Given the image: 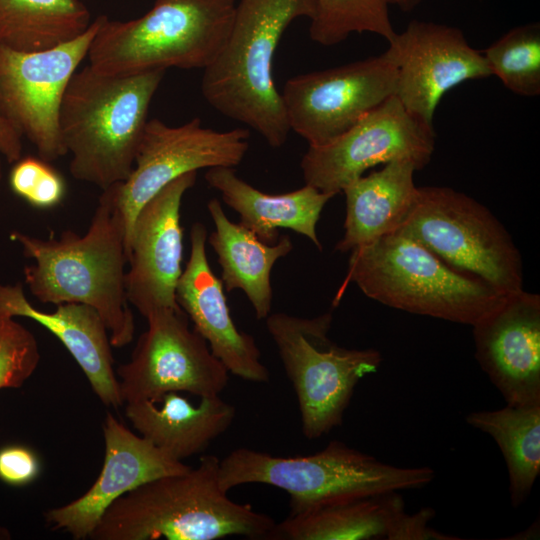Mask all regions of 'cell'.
<instances>
[{
    "mask_svg": "<svg viewBox=\"0 0 540 540\" xmlns=\"http://www.w3.org/2000/svg\"><path fill=\"white\" fill-rule=\"evenodd\" d=\"M34 264L24 268L31 294L44 304H86L103 319L111 345H128L135 334L133 313L125 290L126 229L112 189L102 190L84 235L65 230L41 239L12 232Z\"/></svg>",
    "mask_w": 540,
    "mask_h": 540,
    "instance_id": "obj_1",
    "label": "cell"
},
{
    "mask_svg": "<svg viewBox=\"0 0 540 540\" xmlns=\"http://www.w3.org/2000/svg\"><path fill=\"white\" fill-rule=\"evenodd\" d=\"M220 459L149 481L116 499L89 535L92 540L266 539L275 521L231 500L219 482Z\"/></svg>",
    "mask_w": 540,
    "mask_h": 540,
    "instance_id": "obj_2",
    "label": "cell"
},
{
    "mask_svg": "<svg viewBox=\"0 0 540 540\" xmlns=\"http://www.w3.org/2000/svg\"><path fill=\"white\" fill-rule=\"evenodd\" d=\"M165 71L107 74L88 64L75 72L59 113L75 179L105 190L128 178Z\"/></svg>",
    "mask_w": 540,
    "mask_h": 540,
    "instance_id": "obj_3",
    "label": "cell"
},
{
    "mask_svg": "<svg viewBox=\"0 0 540 540\" xmlns=\"http://www.w3.org/2000/svg\"><path fill=\"white\" fill-rule=\"evenodd\" d=\"M316 0H239L222 50L203 70L202 95L222 115L255 130L273 148L290 130L273 79L280 39L298 18L312 19Z\"/></svg>",
    "mask_w": 540,
    "mask_h": 540,
    "instance_id": "obj_4",
    "label": "cell"
},
{
    "mask_svg": "<svg viewBox=\"0 0 540 540\" xmlns=\"http://www.w3.org/2000/svg\"><path fill=\"white\" fill-rule=\"evenodd\" d=\"M346 282L388 307L470 326L506 296L400 229L352 250Z\"/></svg>",
    "mask_w": 540,
    "mask_h": 540,
    "instance_id": "obj_5",
    "label": "cell"
},
{
    "mask_svg": "<svg viewBox=\"0 0 540 540\" xmlns=\"http://www.w3.org/2000/svg\"><path fill=\"white\" fill-rule=\"evenodd\" d=\"M435 478L429 467H397L333 440L305 456H276L237 448L219 462V482L226 492L262 483L290 496V513L323 504L423 488Z\"/></svg>",
    "mask_w": 540,
    "mask_h": 540,
    "instance_id": "obj_6",
    "label": "cell"
},
{
    "mask_svg": "<svg viewBox=\"0 0 540 540\" xmlns=\"http://www.w3.org/2000/svg\"><path fill=\"white\" fill-rule=\"evenodd\" d=\"M236 0H155L142 16L102 23L89 65L102 73L132 74L171 67L202 69L228 38Z\"/></svg>",
    "mask_w": 540,
    "mask_h": 540,
    "instance_id": "obj_7",
    "label": "cell"
},
{
    "mask_svg": "<svg viewBox=\"0 0 540 540\" xmlns=\"http://www.w3.org/2000/svg\"><path fill=\"white\" fill-rule=\"evenodd\" d=\"M265 320L297 396L303 435L314 440L328 434L342 424L358 382L380 367L381 353L331 341V312L313 318L270 313Z\"/></svg>",
    "mask_w": 540,
    "mask_h": 540,
    "instance_id": "obj_8",
    "label": "cell"
},
{
    "mask_svg": "<svg viewBox=\"0 0 540 540\" xmlns=\"http://www.w3.org/2000/svg\"><path fill=\"white\" fill-rule=\"evenodd\" d=\"M398 229L504 295L523 289L522 258L512 237L487 207L460 191L417 187Z\"/></svg>",
    "mask_w": 540,
    "mask_h": 540,
    "instance_id": "obj_9",
    "label": "cell"
},
{
    "mask_svg": "<svg viewBox=\"0 0 540 540\" xmlns=\"http://www.w3.org/2000/svg\"><path fill=\"white\" fill-rule=\"evenodd\" d=\"M103 16L79 37L54 48L22 52L0 44V112L47 162L67 154L59 129L62 99Z\"/></svg>",
    "mask_w": 540,
    "mask_h": 540,
    "instance_id": "obj_10",
    "label": "cell"
},
{
    "mask_svg": "<svg viewBox=\"0 0 540 540\" xmlns=\"http://www.w3.org/2000/svg\"><path fill=\"white\" fill-rule=\"evenodd\" d=\"M146 319L148 328L139 336L130 360L116 371L123 403L158 401L170 392L220 395L229 372L189 327L185 312L156 310Z\"/></svg>",
    "mask_w": 540,
    "mask_h": 540,
    "instance_id": "obj_11",
    "label": "cell"
},
{
    "mask_svg": "<svg viewBox=\"0 0 540 540\" xmlns=\"http://www.w3.org/2000/svg\"><path fill=\"white\" fill-rule=\"evenodd\" d=\"M435 132L391 96L351 128L321 146H309L300 167L305 184L336 195L377 165L408 160L417 170L431 160Z\"/></svg>",
    "mask_w": 540,
    "mask_h": 540,
    "instance_id": "obj_12",
    "label": "cell"
},
{
    "mask_svg": "<svg viewBox=\"0 0 540 540\" xmlns=\"http://www.w3.org/2000/svg\"><path fill=\"white\" fill-rule=\"evenodd\" d=\"M249 137L244 128L203 127L197 117L179 126L148 120L130 175L110 186L125 223L126 253L135 218L149 200L186 173L238 166L248 151Z\"/></svg>",
    "mask_w": 540,
    "mask_h": 540,
    "instance_id": "obj_13",
    "label": "cell"
},
{
    "mask_svg": "<svg viewBox=\"0 0 540 540\" xmlns=\"http://www.w3.org/2000/svg\"><path fill=\"white\" fill-rule=\"evenodd\" d=\"M397 70L386 50L378 56L289 78L281 92L290 130L321 146L395 95Z\"/></svg>",
    "mask_w": 540,
    "mask_h": 540,
    "instance_id": "obj_14",
    "label": "cell"
},
{
    "mask_svg": "<svg viewBox=\"0 0 540 540\" xmlns=\"http://www.w3.org/2000/svg\"><path fill=\"white\" fill-rule=\"evenodd\" d=\"M397 70L395 96L428 126L443 96L470 80L492 76L482 52L453 26L412 20L388 43Z\"/></svg>",
    "mask_w": 540,
    "mask_h": 540,
    "instance_id": "obj_15",
    "label": "cell"
},
{
    "mask_svg": "<svg viewBox=\"0 0 540 540\" xmlns=\"http://www.w3.org/2000/svg\"><path fill=\"white\" fill-rule=\"evenodd\" d=\"M197 172L164 187L139 211L127 245L125 290L129 304L145 318L156 310L180 309L176 286L182 273L183 228L180 209Z\"/></svg>",
    "mask_w": 540,
    "mask_h": 540,
    "instance_id": "obj_16",
    "label": "cell"
},
{
    "mask_svg": "<svg viewBox=\"0 0 540 540\" xmlns=\"http://www.w3.org/2000/svg\"><path fill=\"white\" fill-rule=\"evenodd\" d=\"M472 328L476 360L506 403L540 404V296L508 294Z\"/></svg>",
    "mask_w": 540,
    "mask_h": 540,
    "instance_id": "obj_17",
    "label": "cell"
},
{
    "mask_svg": "<svg viewBox=\"0 0 540 540\" xmlns=\"http://www.w3.org/2000/svg\"><path fill=\"white\" fill-rule=\"evenodd\" d=\"M103 432L105 457L96 481L79 498L45 513L52 530L66 531L75 540L89 538L105 510L122 495L156 478L191 468L133 433L110 412Z\"/></svg>",
    "mask_w": 540,
    "mask_h": 540,
    "instance_id": "obj_18",
    "label": "cell"
},
{
    "mask_svg": "<svg viewBox=\"0 0 540 540\" xmlns=\"http://www.w3.org/2000/svg\"><path fill=\"white\" fill-rule=\"evenodd\" d=\"M432 508L405 511L399 492L331 502L289 514L275 523L270 540H455L431 528Z\"/></svg>",
    "mask_w": 540,
    "mask_h": 540,
    "instance_id": "obj_19",
    "label": "cell"
},
{
    "mask_svg": "<svg viewBox=\"0 0 540 540\" xmlns=\"http://www.w3.org/2000/svg\"><path fill=\"white\" fill-rule=\"evenodd\" d=\"M207 231L201 222L190 230V256L176 286V301L229 373L244 380L266 383L267 367L254 337L235 325L223 292L206 254Z\"/></svg>",
    "mask_w": 540,
    "mask_h": 540,
    "instance_id": "obj_20",
    "label": "cell"
},
{
    "mask_svg": "<svg viewBox=\"0 0 540 540\" xmlns=\"http://www.w3.org/2000/svg\"><path fill=\"white\" fill-rule=\"evenodd\" d=\"M0 309L12 317L32 319L49 330L78 363L101 402L115 408L123 404L109 332L94 308L65 303L57 305L54 312H43L27 300L22 283H16L0 284Z\"/></svg>",
    "mask_w": 540,
    "mask_h": 540,
    "instance_id": "obj_21",
    "label": "cell"
},
{
    "mask_svg": "<svg viewBox=\"0 0 540 540\" xmlns=\"http://www.w3.org/2000/svg\"><path fill=\"white\" fill-rule=\"evenodd\" d=\"M204 177L224 203L239 214L240 224L264 243L274 244L278 229L287 228L322 250L316 227L323 208L335 195L307 184L288 193L268 194L241 179L231 167L210 168Z\"/></svg>",
    "mask_w": 540,
    "mask_h": 540,
    "instance_id": "obj_22",
    "label": "cell"
},
{
    "mask_svg": "<svg viewBox=\"0 0 540 540\" xmlns=\"http://www.w3.org/2000/svg\"><path fill=\"white\" fill-rule=\"evenodd\" d=\"M125 414L132 426L157 448L182 461L204 451L232 424L235 408L220 395L200 397L198 405L177 392L158 401L128 402Z\"/></svg>",
    "mask_w": 540,
    "mask_h": 540,
    "instance_id": "obj_23",
    "label": "cell"
},
{
    "mask_svg": "<svg viewBox=\"0 0 540 540\" xmlns=\"http://www.w3.org/2000/svg\"><path fill=\"white\" fill-rule=\"evenodd\" d=\"M416 171L411 161L395 160L346 185L344 234L335 250L351 252L396 231L414 202Z\"/></svg>",
    "mask_w": 540,
    "mask_h": 540,
    "instance_id": "obj_24",
    "label": "cell"
},
{
    "mask_svg": "<svg viewBox=\"0 0 540 540\" xmlns=\"http://www.w3.org/2000/svg\"><path fill=\"white\" fill-rule=\"evenodd\" d=\"M207 209L215 227L208 242L217 254L223 285L228 292L242 290L256 318L266 319L273 300L271 272L292 251L289 236L281 235L274 244H267L242 224L230 221L218 199H211Z\"/></svg>",
    "mask_w": 540,
    "mask_h": 540,
    "instance_id": "obj_25",
    "label": "cell"
},
{
    "mask_svg": "<svg viewBox=\"0 0 540 540\" xmlns=\"http://www.w3.org/2000/svg\"><path fill=\"white\" fill-rule=\"evenodd\" d=\"M80 0H0V44L36 52L71 41L91 25Z\"/></svg>",
    "mask_w": 540,
    "mask_h": 540,
    "instance_id": "obj_26",
    "label": "cell"
},
{
    "mask_svg": "<svg viewBox=\"0 0 540 540\" xmlns=\"http://www.w3.org/2000/svg\"><path fill=\"white\" fill-rule=\"evenodd\" d=\"M466 422L499 446L508 470L511 504L520 506L540 474V404L476 411L466 416Z\"/></svg>",
    "mask_w": 540,
    "mask_h": 540,
    "instance_id": "obj_27",
    "label": "cell"
},
{
    "mask_svg": "<svg viewBox=\"0 0 540 540\" xmlns=\"http://www.w3.org/2000/svg\"><path fill=\"white\" fill-rule=\"evenodd\" d=\"M390 0H316L309 36L322 46H334L353 33H371L390 43L396 36Z\"/></svg>",
    "mask_w": 540,
    "mask_h": 540,
    "instance_id": "obj_28",
    "label": "cell"
},
{
    "mask_svg": "<svg viewBox=\"0 0 540 540\" xmlns=\"http://www.w3.org/2000/svg\"><path fill=\"white\" fill-rule=\"evenodd\" d=\"M491 75L511 92L535 97L540 94V23L516 26L482 52Z\"/></svg>",
    "mask_w": 540,
    "mask_h": 540,
    "instance_id": "obj_29",
    "label": "cell"
},
{
    "mask_svg": "<svg viewBox=\"0 0 540 540\" xmlns=\"http://www.w3.org/2000/svg\"><path fill=\"white\" fill-rule=\"evenodd\" d=\"M0 309V390L21 387L40 361L33 333Z\"/></svg>",
    "mask_w": 540,
    "mask_h": 540,
    "instance_id": "obj_30",
    "label": "cell"
},
{
    "mask_svg": "<svg viewBox=\"0 0 540 540\" xmlns=\"http://www.w3.org/2000/svg\"><path fill=\"white\" fill-rule=\"evenodd\" d=\"M9 185L14 194L37 209L58 206L66 194L63 176L40 157H21L10 171Z\"/></svg>",
    "mask_w": 540,
    "mask_h": 540,
    "instance_id": "obj_31",
    "label": "cell"
},
{
    "mask_svg": "<svg viewBox=\"0 0 540 540\" xmlns=\"http://www.w3.org/2000/svg\"><path fill=\"white\" fill-rule=\"evenodd\" d=\"M40 473V461L35 452L22 445L0 449V480L11 486H24Z\"/></svg>",
    "mask_w": 540,
    "mask_h": 540,
    "instance_id": "obj_32",
    "label": "cell"
},
{
    "mask_svg": "<svg viewBox=\"0 0 540 540\" xmlns=\"http://www.w3.org/2000/svg\"><path fill=\"white\" fill-rule=\"evenodd\" d=\"M22 155V136L0 112V156L14 163Z\"/></svg>",
    "mask_w": 540,
    "mask_h": 540,
    "instance_id": "obj_33",
    "label": "cell"
},
{
    "mask_svg": "<svg viewBox=\"0 0 540 540\" xmlns=\"http://www.w3.org/2000/svg\"><path fill=\"white\" fill-rule=\"evenodd\" d=\"M423 0H390L391 5L397 6L403 12L415 9Z\"/></svg>",
    "mask_w": 540,
    "mask_h": 540,
    "instance_id": "obj_34",
    "label": "cell"
},
{
    "mask_svg": "<svg viewBox=\"0 0 540 540\" xmlns=\"http://www.w3.org/2000/svg\"><path fill=\"white\" fill-rule=\"evenodd\" d=\"M10 538H11V535L9 531L6 528L0 526V540H7Z\"/></svg>",
    "mask_w": 540,
    "mask_h": 540,
    "instance_id": "obj_35",
    "label": "cell"
},
{
    "mask_svg": "<svg viewBox=\"0 0 540 540\" xmlns=\"http://www.w3.org/2000/svg\"><path fill=\"white\" fill-rule=\"evenodd\" d=\"M2 179V165H1V156H0V182Z\"/></svg>",
    "mask_w": 540,
    "mask_h": 540,
    "instance_id": "obj_36",
    "label": "cell"
}]
</instances>
